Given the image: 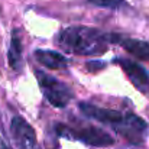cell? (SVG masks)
<instances>
[{
  "mask_svg": "<svg viewBox=\"0 0 149 149\" xmlns=\"http://www.w3.org/2000/svg\"><path fill=\"white\" fill-rule=\"evenodd\" d=\"M56 42L61 48L81 56H99L110 45L109 32L88 26H70L59 32Z\"/></svg>",
  "mask_w": 149,
  "mask_h": 149,
  "instance_id": "1",
  "label": "cell"
},
{
  "mask_svg": "<svg viewBox=\"0 0 149 149\" xmlns=\"http://www.w3.org/2000/svg\"><path fill=\"white\" fill-rule=\"evenodd\" d=\"M55 132L61 138L67 139H74L84 142L90 146H97V148H106L111 146L114 143V138L107 133L106 130L96 127V126H83V127H70L67 125L58 123L55 126Z\"/></svg>",
  "mask_w": 149,
  "mask_h": 149,
  "instance_id": "2",
  "label": "cell"
},
{
  "mask_svg": "<svg viewBox=\"0 0 149 149\" xmlns=\"http://www.w3.org/2000/svg\"><path fill=\"white\" fill-rule=\"evenodd\" d=\"M35 77L38 80V84H39L42 94L54 107L62 109L71 101L72 91L70 90L68 86L61 83L58 78L52 77L42 70H35Z\"/></svg>",
  "mask_w": 149,
  "mask_h": 149,
  "instance_id": "3",
  "label": "cell"
},
{
  "mask_svg": "<svg viewBox=\"0 0 149 149\" xmlns=\"http://www.w3.org/2000/svg\"><path fill=\"white\" fill-rule=\"evenodd\" d=\"M114 130L132 143H142L148 132V123L135 113H125L122 122Z\"/></svg>",
  "mask_w": 149,
  "mask_h": 149,
  "instance_id": "4",
  "label": "cell"
},
{
  "mask_svg": "<svg viewBox=\"0 0 149 149\" xmlns=\"http://www.w3.org/2000/svg\"><path fill=\"white\" fill-rule=\"evenodd\" d=\"M114 62L125 71L126 77L130 80V83L143 94L149 91V74L148 71L136 61L127 59V58H120L117 56Z\"/></svg>",
  "mask_w": 149,
  "mask_h": 149,
  "instance_id": "5",
  "label": "cell"
},
{
  "mask_svg": "<svg viewBox=\"0 0 149 149\" xmlns=\"http://www.w3.org/2000/svg\"><path fill=\"white\" fill-rule=\"evenodd\" d=\"M12 138L19 149H35L36 133L33 127L20 116H15L10 123Z\"/></svg>",
  "mask_w": 149,
  "mask_h": 149,
  "instance_id": "6",
  "label": "cell"
},
{
  "mask_svg": "<svg viewBox=\"0 0 149 149\" xmlns=\"http://www.w3.org/2000/svg\"><path fill=\"white\" fill-rule=\"evenodd\" d=\"M80 110L86 117L97 120V122L103 123V125H107V126H113L114 129L119 126V123L122 122V119L125 116V113H122L119 110L99 107V106H94V104L87 103V101L80 103Z\"/></svg>",
  "mask_w": 149,
  "mask_h": 149,
  "instance_id": "7",
  "label": "cell"
},
{
  "mask_svg": "<svg viewBox=\"0 0 149 149\" xmlns=\"http://www.w3.org/2000/svg\"><path fill=\"white\" fill-rule=\"evenodd\" d=\"M109 42L122 45L129 54H132L138 59L149 61V42L135 38H127L120 33H109Z\"/></svg>",
  "mask_w": 149,
  "mask_h": 149,
  "instance_id": "8",
  "label": "cell"
},
{
  "mask_svg": "<svg viewBox=\"0 0 149 149\" xmlns=\"http://www.w3.org/2000/svg\"><path fill=\"white\" fill-rule=\"evenodd\" d=\"M35 58L42 67L49 70H65L68 67V59L62 54L52 49H36Z\"/></svg>",
  "mask_w": 149,
  "mask_h": 149,
  "instance_id": "9",
  "label": "cell"
},
{
  "mask_svg": "<svg viewBox=\"0 0 149 149\" xmlns=\"http://www.w3.org/2000/svg\"><path fill=\"white\" fill-rule=\"evenodd\" d=\"M7 61H9L10 68H13L15 71H19L22 68V41L17 31L12 32L10 45L7 51Z\"/></svg>",
  "mask_w": 149,
  "mask_h": 149,
  "instance_id": "10",
  "label": "cell"
},
{
  "mask_svg": "<svg viewBox=\"0 0 149 149\" xmlns=\"http://www.w3.org/2000/svg\"><path fill=\"white\" fill-rule=\"evenodd\" d=\"M88 3L104 9H113V10L123 9L126 6V0H88Z\"/></svg>",
  "mask_w": 149,
  "mask_h": 149,
  "instance_id": "11",
  "label": "cell"
},
{
  "mask_svg": "<svg viewBox=\"0 0 149 149\" xmlns=\"http://www.w3.org/2000/svg\"><path fill=\"white\" fill-rule=\"evenodd\" d=\"M103 67H106V64H103V62H100V61H90V62L87 64V68L91 70V71H97V70L103 68Z\"/></svg>",
  "mask_w": 149,
  "mask_h": 149,
  "instance_id": "12",
  "label": "cell"
},
{
  "mask_svg": "<svg viewBox=\"0 0 149 149\" xmlns=\"http://www.w3.org/2000/svg\"><path fill=\"white\" fill-rule=\"evenodd\" d=\"M0 149H9L7 143L3 141V138H1V136H0Z\"/></svg>",
  "mask_w": 149,
  "mask_h": 149,
  "instance_id": "13",
  "label": "cell"
}]
</instances>
